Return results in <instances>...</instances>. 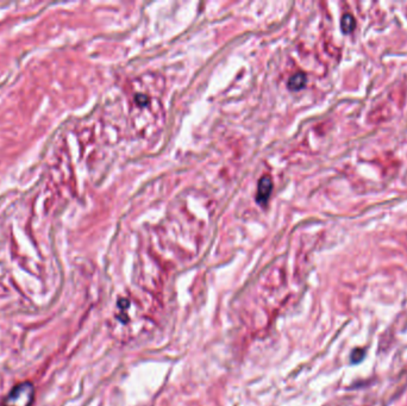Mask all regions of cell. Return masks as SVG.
Here are the masks:
<instances>
[{
    "label": "cell",
    "instance_id": "8992f818",
    "mask_svg": "<svg viewBox=\"0 0 407 406\" xmlns=\"http://www.w3.org/2000/svg\"><path fill=\"white\" fill-rule=\"evenodd\" d=\"M136 100H137V102L141 104V105H144V104L148 103V98L143 97V94H139V96L136 98Z\"/></svg>",
    "mask_w": 407,
    "mask_h": 406
},
{
    "label": "cell",
    "instance_id": "3957f363",
    "mask_svg": "<svg viewBox=\"0 0 407 406\" xmlns=\"http://www.w3.org/2000/svg\"><path fill=\"white\" fill-rule=\"evenodd\" d=\"M306 81H307V78H306L305 73H295L288 80V87L292 91H299L306 85Z\"/></svg>",
    "mask_w": 407,
    "mask_h": 406
},
{
    "label": "cell",
    "instance_id": "277c9868",
    "mask_svg": "<svg viewBox=\"0 0 407 406\" xmlns=\"http://www.w3.org/2000/svg\"><path fill=\"white\" fill-rule=\"evenodd\" d=\"M356 28V19L352 14L346 13L342 17L341 20V29L343 34H351Z\"/></svg>",
    "mask_w": 407,
    "mask_h": 406
},
{
    "label": "cell",
    "instance_id": "5b68a950",
    "mask_svg": "<svg viewBox=\"0 0 407 406\" xmlns=\"http://www.w3.org/2000/svg\"><path fill=\"white\" fill-rule=\"evenodd\" d=\"M365 349L363 348H355L350 354V362L352 364H358L363 361L365 357Z\"/></svg>",
    "mask_w": 407,
    "mask_h": 406
},
{
    "label": "cell",
    "instance_id": "6da1fadb",
    "mask_svg": "<svg viewBox=\"0 0 407 406\" xmlns=\"http://www.w3.org/2000/svg\"><path fill=\"white\" fill-rule=\"evenodd\" d=\"M34 394V385L31 382H22L12 388L1 403V406H31Z\"/></svg>",
    "mask_w": 407,
    "mask_h": 406
},
{
    "label": "cell",
    "instance_id": "7a4b0ae2",
    "mask_svg": "<svg viewBox=\"0 0 407 406\" xmlns=\"http://www.w3.org/2000/svg\"><path fill=\"white\" fill-rule=\"evenodd\" d=\"M273 189V180L269 175H264L263 177H261L260 182H258L257 186V195L256 199L258 203H267L268 200L270 193H272Z\"/></svg>",
    "mask_w": 407,
    "mask_h": 406
}]
</instances>
